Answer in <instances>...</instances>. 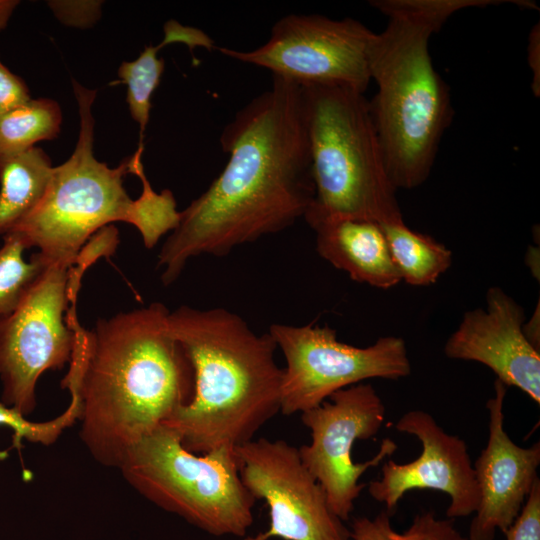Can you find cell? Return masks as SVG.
Segmentation results:
<instances>
[{"label":"cell","instance_id":"27","mask_svg":"<svg viewBox=\"0 0 540 540\" xmlns=\"http://www.w3.org/2000/svg\"><path fill=\"white\" fill-rule=\"evenodd\" d=\"M539 24L535 26L530 35L528 41V63L533 71V91L535 95H539L540 92V64H539V52H540V34Z\"/></svg>","mask_w":540,"mask_h":540},{"label":"cell","instance_id":"10","mask_svg":"<svg viewBox=\"0 0 540 540\" xmlns=\"http://www.w3.org/2000/svg\"><path fill=\"white\" fill-rule=\"evenodd\" d=\"M373 34L352 18L289 14L273 25L262 46L251 51L218 50L299 86H342L364 94L371 81L368 48Z\"/></svg>","mask_w":540,"mask_h":540},{"label":"cell","instance_id":"1","mask_svg":"<svg viewBox=\"0 0 540 540\" xmlns=\"http://www.w3.org/2000/svg\"><path fill=\"white\" fill-rule=\"evenodd\" d=\"M229 155L221 173L183 211L158 254L165 286L188 261L223 257L304 218L315 188L301 86L272 77L220 136Z\"/></svg>","mask_w":540,"mask_h":540},{"label":"cell","instance_id":"21","mask_svg":"<svg viewBox=\"0 0 540 540\" xmlns=\"http://www.w3.org/2000/svg\"><path fill=\"white\" fill-rule=\"evenodd\" d=\"M391 513L380 512L374 518L358 517L351 525V540H468L455 527L454 519H439L433 510L422 512L403 533L394 530Z\"/></svg>","mask_w":540,"mask_h":540},{"label":"cell","instance_id":"3","mask_svg":"<svg viewBox=\"0 0 540 540\" xmlns=\"http://www.w3.org/2000/svg\"><path fill=\"white\" fill-rule=\"evenodd\" d=\"M492 0H374L387 16L368 48L369 101L388 175L396 189H412L429 176L441 137L452 117L448 86L433 67L428 43L457 11Z\"/></svg>","mask_w":540,"mask_h":540},{"label":"cell","instance_id":"18","mask_svg":"<svg viewBox=\"0 0 540 540\" xmlns=\"http://www.w3.org/2000/svg\"><path fill=\"white\" fill-rule=\"evenodd\" d=\"M52 169L49 156L38 147L0 160V235L37 204Z\"/></svg>","mask_w":540,"mask_h":540},{"label":"cell","instance_id":"14","mask_svg":"<svg viewBox=\"0 0 540 540\" xmlns=\"http://www.w3.org/2000/svg\"><path fill=\"white\" fill-rule=\"evenodd\" d=\"M524 309L500 287H490L486 307L465 312L449 336L450 359L487 366L507 387L514 386L540 404V353L526 338Z\"/></svg>","mask_w":540,"mask_h":540},{"label":"cell","instance_id":"23","mask_svg":"<svg viewBox=\"0 0 540 540\" xmlns=\"http://www.w3.org/2000/svg\"><path fill=\"white\" fill-rule=\"evenodd\" d=\"M69 390L71 399L68 407L54 419L44 422H32L18 410L8 407L0 401V425L13 430L12 447L21 448L22 441L49 446L55 443L62 433L79 420L81 405L76 390Z\"/></svg>","mask_w":540,"mask_h":540},{"label":"cell","instance_id":"22","mask_svg":"<svg viewBox=\"0 0 540 540\" xmlns=\"http://www.w3.org/2000/svg\"><path fill=\"white\" fill-rule=\"evenodd\" d=\"M0 247V317L12 312L47 266L36 254L23 258L26 246L14 233H6Z\"/></svg>","mask_w":540,"mask_h":540},{"label":"cell","instance_id":"20","mask_svg":"<svg viewBox=\"0 0 540 540\" xmlns=\"http://www.w3.org/2000/svg\"><path fill=\"white\" fill-rule=\"evenodd\" d=\"M61 123L59 104L48 98H31L0 114V160L23 153L40 141L55 139Z\"/></svg>","mask_w":540,"mask_h":540},{"label":"cell","instance_id":"9","mask_svg":"<svg viewBox=\"0 0 540 540\" xmlns=\"http://www.w3.org/2000/svg\"><path fill=\"white\" fill-rule=\"evenodd\" d=\"M70 268L47 265L18 306L0 317V401L25 416L37 407L41 375L72 357L74 332L64 317Z\"/></svg>","mask_w":540,"mask_h":540},{"label":"cell","instance_id":"16","mask_svg":"<svg viewBox=\"0 0 540 540\" xmlns=\"http://www.w3.org/2000/svg\"><path fill=\"white\" fill-rule=\"evenodd\" d=\"M316 250L333 267L359 283L388 289L402 281L381 226L372 221L335 219L311 226Z\"/></svg>","mask_w":540,"mask_h":540},{"label":"cell","instance_id":"11","mask_svg":"<svg viewBox=\"0 0 540 540\" xmlns=\"http://www.w3.org/2000/svg\"><path fill=\"white\" fill-rule=\"evenodd\" d=\"M385 413L375 388L363 382L335 392L319 406L300 414L311 433V442L298 447L300 459L342 521L349 519L366 486L359 482L362 475L397 449L391 438H385L369 460L356 463L352 459L354 443L374 437L384 423Z\"/></svg>","mask_w":540,"mask_h":540},{"label":"cell","instance_id":"5","mask_svg":"<svg viewBox=\"0 0 540 540\" xmlns=\"http://www.w3.org/2000/svg\"><path fill=\"white\" fill-rule=\"evenodd\" d=\"M73 90L80 119L75 149L68 160L53 166L37 204L4 234L18 235L26 249L38 248L37 255L46 265L72 267L87 241L117 221L135 226L145 247L153 248L179 224L180 212L173 193L168 189L154 191L142 160H136L130 172L140 178L143 189L136 200L129 197L124 188L128 158L111 168L94 155L92 106L96 90L75 80Z\"/></svg>","mask_w":540,"mask_h":540},{"label":"cell","instance_id":"8","mask_svg":"<svg viewBox=\"0 0 540 540\" xmlns=\"http://www.w3.org/2000/svg\"><path fill=\"white\" fill-rule=\"evenodd\" d=\"M268 333L286 363L280 409L284 415L301 414L368 379L398 380L411 373L401 337L383 336L370 346L355 347L339 341L328 325L274 323Z\"/></svg>","mask_w":540,"mask_h":540},{"label":"cell","instance_id":"28","mask_svg":"<svg viewBox=\"0 0 540 540\" xmlns=\"http://www.w3.org/2000/svg\"><path fill=\"white\" fill-rule=\"evenodd\" d=\"M523 331L528 341L539 350V307L535 310L533 316L527 324L523 325Z\"/></svg>","mask_w":540,"mask_h":540},{"label":"cell","instance_id":"6","mask_svg":"<svg viewBox=\"0 0 540 540\" xmlns=\"http://www.w3.org/2000/svg\"><path fill=\"white\" fill-rule=\"evenodd\" d=\"M315 195L304 219L403 221L370 103L342 86H301Z\"/></svg>","mask_w":540,"mask_h":540},{"label":"cell","instance_id":"17","mask_svg":"<svg viewBox=\"0 0 540 540\" xmlns=\"http://www.w3.org/2000/svg\"><path fill=\"white\" fill-rule=\"evenodd\" d=\"M164 33V39L158 45L146 46L138 58L122 62L118 69L119 78L127 86L126 101L131 117L139 125V144H143L150 118L151 97L165 67L164 59L157 56L158 51L174 42L185 43L191 49L196 46L213 47V41L201 30L183 26L174 20L165 24Z\"/></svg>","mask_w":540,"mask_h":540},{"label":"cell","instance_id":"13","mask_svg":"<svg viewBox=\"0 0 540 540\" xmlns=\"http://www.w3.org/2000/svg\"><path fill=\"white\" fill-rule=\"evenodd\" d=\"M395 428L415 436L421 442L422 451L411 462L401 464L387 460L380 478L368 485L370 496L391 513L405 493L431 489L450 497L447 518L475 513L479 493L466 442L447 433L430 413L423 410L406 412Z\"/></svg>","mask_w":540,"mask_h":540},{"label":"cell","instance_id":"29","mask_svg":"<svg viewBox=\"0 0 540 540\" xmlns=\"http://www.w3.org/2000/svg\"><path fill=\"white\" fill-rule=\"evenodd\" d=\"M18 4L17 0H0V31L6 28Z\"/></svg>","mask_w":540,"mask_h":540},{"label":"cell","instance_id":"7","mask_svg":"<svg viewBox=\"0 0 540 540\" xmlns=\"http://www.w3.org/2000/svg\"><path fill=\"white\" fill-rule=\"evenodd\" d=\"M118 469L144 498L212 536L246 537L253 524L257 500L242 482L233 448L194 453L162 425L137 442Z\"/></svg>","mask_w":540,"mask_h":540},{"label":"cell","instance_id":"26","mask_svg":"<svg viewBox=\"0 0 540 540\" xmlns=\"http://www.w3.org/2000/svg\"><path fill=\"white\" fill-rule=\"evenodd\" d=\"M31 99L24 80L12 73L0 60V114Z\"/></svg>","mask_w":540,"mask_h":540},{"label":"cell","instance_id":"4","mask_svg":"<svg viewBox=\"0 0 540 540\" xmlns=\"http://www.w3.org/2000/svg\"><path fill=\"white\" fill-rule=\"evenodd\" d=\"M168 324L193 367L194 393L164 425L198 454L254 439L281 409L283 368L271 335L225 308L180 306Z\"/></svg>","mask_w":540,"mask_h":540},{"label":"cell","instance_id":"19","mask_svg":"<svg viewBox=\"0 0 540 540\" xmlns=\"http://www.w3.org/2000/svg\"><path fill=\"white\" fill-rule=\"evenodd\" d=\"M401 279L412 286L434 284L452 264V252L404 221L380 225Z\"/></svg>","mask_w":540,"mask_h":540},{"label":"cell","instance_id":"12","mask_svg":"<svg viewBox=\"0 0 540 540\" xmlns=\"http://www.w3.org/2000/svg\"><path fill=\"white\" fill-rule=\"evenodd\" d=\"M235 454L242 482L269 513L268 528L244 540H351L298 447L262 437L236 447Z\"/></svg>","mask_w":540,"mask_h":540},{"label":"cell","instance_id":"25","mask_svg":"<svg viewBox=\"0 0 540 540\" xmlns=\"http://www.w3.org/2000/svg\"><path fill=\"white\" fill-rule=\"evenodd\" d=\"M60 21L74 26H86L96 21L100 14L98 1H52L48 2Z\"/></svg>","mask_w":540,"mask_h":540},{"label":"cell","instance_id":"24","mask_svg":"<svg viewBox=\"0 0 540 540\" xmlns=\"http://www.w3.org/2000/svg\"><path fill=\"white\" fill-rule=\"evenodd\" d=\"M507 540H540V480L533 485L525 504L504 533Z\"/></svg>","mask_w":540,"mask_h":540},{"label":"cell","instance_id":"2","mask_svg":"<svg viewBox=\"0 0 540 540\" xmlns=\"http://www.w3.org/2000/svg\"><path fill=\"white\" fill-rule=\"evenodd\" d=\"M170 310L160 302L99 319L92 331L65 316L74 332L62 387L76 390L80 439L92 458L119 468L127 452L186 406L194 372L171 334Z\"/></svg>","mask_w":540,"mask_h":540},{"label":"cell","instance_id":"15","mask_svg":"<svg viewBox=\"0 0 540 540\" xmlns=\"http://www.w3.org/2000/svg\"><path fill=\"white\" fill-rule=\"evenodd\" d=\"M507 386L494 381V396L487 403L488 440L474 463L479 502L468 540H494L503 534L520 514L525 501L539 479L540 443L521 447L504 428V400Z\"/></svg>","mask_w":540,"mask_h":540}]
</instances>
